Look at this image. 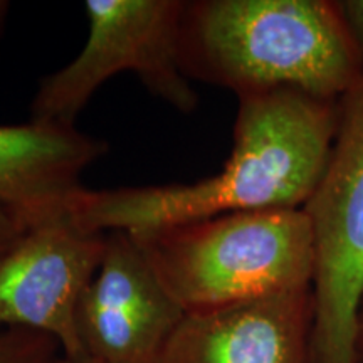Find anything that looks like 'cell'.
<instances>
[{"mask_svg":"<svg viewBox=\"0 0 363 363\" xmlns=\"http://www.w3.org/2000/svg\"><path fill=\"white\" fill-rule=\"evenodd\" d=\"M61 347L45 333L22 328L0 330V363H54Z\"/></svg>","mask_w":363,"mask_h":363,"instance_id":"10","label":"cell"},{"mask_svg":"<svg viewBox=\"0 0 363 363\" xmlns=\"http://www.w3.org/2000/svg\"><path fill=\"white\" fill-rule=\"evenodd\" d=\"M184 0H88V35L78 56L39 81L30 121L76 126L94 93L118 72H135L153 96L190 115L199 104L180 66Z\"/></svg>","mask_w":363,"mask_h":363,"instance_id":"4","label":"cell"},{"mask_svg":"<svg viewBox=\"0 0 363 363\" xmlns=\"http://www.w3.org/2000/svg\"><path fill=\"white\" fill-rule=\"evenodd\" d=\"M9 12H11V2H7V0H0V43H2L4 30H6V26H7Z\"/></svg>","mask_w":363,"mask_h":363,"instance_id":"14","label":"cell"},{"mask_svg":"<svg viewBox=\"0 0 363 363\" xmlns=\"http://www.w3.org/2000/svg\"><path fill=\"white\" fill-rule=\"evenodd\" d=\"M27 227L11 212L0 207V257H4L27 233Z\"/></svg>","mask_w":363,"mask_h":363,"instance_id":"12","label":"cell"},{"mask_svg":"<svg viewBox=\"0 0 363 363\" xmlns=\"http://www.w3.org/2000/svg\"><path fill=\"white\" fill-rule=\"evenodd\" d=\"M179 54L190 81L235 98L293 88L338 99L363 74L337 0H184Z\"/></svg>","mask_w":363,"mask_h":363,"instance_id":"2","label":"cell"},{"mask_svg":"<svg viewBox=\"0 0 363 363\" xmlns=\"http://www.w3.org/2000/svg\"><path fill=\"white\" fill-rule=\"evenodd\" d=\"M340 98L293 88L238 96L233 150L219 174L195 182L86 189L69 216L91 233L157 229L230 212L305 208L328 167Z\"/></svg>","mask_w":363,"mask_h":363,"instance_id":"1","label":"cell"},{"mask_svg":"<svg viewBox=\"0 0 363 363\" xmlns=\"http://www.w3.org/2000/svg\"><path fill=\"white\" fill-rule=\"evenodd\" d=\"M106 152L76 126L0 125V207L27 229L69 214L86 190L81 175Z\"/></svg>","mask_w":363,"mask_h":363,"instance_id":"9","label":"cell"},{"mask_svg":"<svg viewBox=\"0 0 363 363\" xmlns=\"http://www.w3.org/2000/svg\"><path fill=\"white\" fill-rule=\"evenodd\" d=\"M104 234L101 264L78 308L83 357L96 363H160L185 310L158 279L133 235Z\"/></svg>","mask_w":363,"mask_h":363,"instance_id":"7","label":"cell"},{"mask_svg":"<svg viewBox=\"0 0 363 363\" xmlns=\"http://www.w3.org/2000/svg\"><path fill=\"white\" fill-rule=\"evenodd\" d=\"M311 288L185 313L160 363H311Z\"/></svg>","mask_w":363,"mask_h":363,"instance_id":"8","label":"cell"},{"mask_svg":"<svg viewBox=\"0 0 363 363\" xmlns=\"http://www.w3.org/2000/svg\"><path fill=\"white\" fill-rule=\"evenodd\" d=\"M337 7L363 59V0H337Z\"/></svg>","mask_w":363,"mask_h":363,"instance_id":"11","label":"cell"},{"mask_svg":"<svg viewBox=\"0 0 363 363\" xmlns=\"http://www.w3.org/2000/svg\"><path fill=\"white\" fill-rule=\"evenodd\" d=\"M303 211L315 251L311 363H355L353 326L363 293V74L340 98L328 167Z\"/></svg>","mask_w":363,"mask_h":363,"instance_id":"5","label":"cell"},{"mask_svg":"<svg viewBox=\"0 0 363 363\" xmlns=\"http://www.w3.org/2000/svg\"><path fill=\"white\" fill-rule=\"evenodd\" d=\"M104 233H91L69 214L33 227L0 257V328L45 333L65 357H83L78 308L101 264Z\"/></svg>","mask_w":363,"mask_h":363,"instance_id":"6","label":"cell"},{"mask_svg":"<svg viewBox=\"0 0 363 363\" xmlns=\"http://www.w3.org/2000/svg\"><path fill=\"white\" fill-rule=\"evenodd\" d=\"M54 363H96L94 360H91L88 357H78V358H71V357H65L61 355Z\"/></svg>","mask_w":363,"mask_h":363,"instance_id":"15","label":"cell"},{"mask_svg":"<svg viewBox=\"0 0 363 363\" xmlns=\"http://www.w3.org/2000/svg\"><path fill=\"white\" fill-rule=\"evenodd\" d=\"M353 362L363 363V293L358 301L353 326Z\"/></svg>","mask_w":363,"mask_h":363,"instance_id":"13","label":"cell"},{"mask_svg":"<svg viewBox=\"0 0 363 363\" xmlns=\"http://www.w3.org/2000/svg\"><path fill=\"white\" fill-rule=\"evenodd\" d=\"M130 234L185 313L311 288L315 251L303 208L230 212Z\"/></svg>","mask_w":363,"mask_h":363,"instance_id":"3","label":"cell"}]
</instances>
